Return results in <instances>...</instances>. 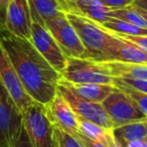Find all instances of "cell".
I'll return each mask as SVG.
<instances>
[{"mask_svg": "<svg viewBox=\"0 0 147 147\" xmlns=\"http://www.w3.org/2000/svg\"><path fill=\"white\" fill-rule=\"evenodd\" d=\"M0 45L30 98L43 106L49 104L57 95L61 74L43 59L30 41L15 36L1 25Z\"/></svg>", "mask_w": 147, "mask_h": 147, "instance_id": "6da1fadb", "label": "cell"}, {"mask_svg": "<svg viewBox=\"0 0 147 147\" xmlns=\"http://www.w3.org/2000/svg\"><path fill=\"white\" fill-rule=\"evenodd\" d=\"M65 16L75 28L85 49L88 51L91 59L97 61H103L116 37L83 15L67 12Z\"/></svg>", "mask_w": 147, "mask_h": 147, "instance_id": "7a4b0ae2", "label": "cell"}, {"mask_svg": "<svg viewBox=\"0 0 147 147\" xmlns=\"http://www.w3.org/2000/svg\"><path fill=\"white\" fill-rule=\"evenodd\" d=\"M61 80L73 85L114 84V78L102 63L91 59L67 57V65L61 73Z\"/></svg>", "mask_w": 147, "mask_h": 147, "instance_id": "3957f363", "label": "cell"}, {"mask_svg": "<svg viewBox=\"0 0 147 147\" xmlns=\"http://www.w3.org/2000/svg\"><path fill=\"white\" fill-rule=\"evenodd\" d=\"M23 128L32 147H55L53 141V125L45 111V107L33 102L22 113Z\"/></svg>", "mask_w": 147, "mask_h": 147, "instance_id": "277c9868", "label": "cell"}, {"mask_svg": "<svg viewBox=\"0 0 147 147\" xmlns=\"http://www.w3.org/2000/svg\"><path fill=\"white\" fill-rule=\"evenodd\" d=\"M22 129V113L0 81V147H10Z\"/></svg>", "mask_w": 147, "mask_h": 147, "instance_id": "5b68a950", "label": "cell"}, {"mask_svg": "<svg viewBox=\"0 0 147 147\" xmlns=\"http://www.w3.org/2000/svg\"><path fill=\"white\" fill-rule=\"evenodd\" d=\"M57 92L67 101L71 110L78 117L94 122L106 129L114 128V125L106 111L104 110L102 104L92 102L79 96L74 92L67 82L61 79L57 86Z\"/></svg>", "mask_w": 147, "mask_h": 147, "instance_id": "8992f818", "label": "cell"}, {"mask_svg": "<svg viewBox=\"0 0 147 147\" xmlns=\"http://www.w3.org/2000/svg\"><path fill=\"white\" fill-rule=\"evenodd\" d=\"M101 104L110 117L114 128L147 120V117L140 110L135 101L118 88L109 95Z\"/></svg>", "mask_w": 147, "mask_h": 147, "instance_id": "52a82bcc", "label": "cell"}, {"mask_svg": "<svg viewBox=\"0 0 147 147\" xmlns=\"http://www.w3.org/2000/svg\"><path fill=\"white\" fill-rule=\"evenodd\" d=\"M45 28L51 32L57 45L67 57L76 59H91L88 51L80 40L76 30L65 16V12H61L55 18L45 23Z\"/></svg>", "mask_w": 147, "mask_h": 147, "instance_id": "ba28073f", "label": "cell"}, {"mask_svg": "<svg viewBox=\"0 0 147 147\" xmlns=\"http://www.w3.org/2000/svg\"><path fill=\"white\" fill-rule=\"evenodd\" d=\"M29 41L57 73L61 74L65 69L67 57L45 26L32 21L31 37Z\"/></svg>", "mask_w": 147, "mask_h": 147, "instance_id": "9c48e42d", "label": "cell"}, {"mask_svg": "<svg viewBox=\"0 0 147 147\" xmlns=\"http://www.w3.org/2000/svg\"><path fill=\"white\" fill-rule=\"evenodd\" d=\"M0 81L13 99L16 106L23 113L34 101L24 90L16 71L0 45Z\"/></svg>", "mask_w": 147, "mask_h": 147, "instance_id": "30bf717a", "label": "cell"}, {"mask_svg": "<svg viewBox=\"0 0 147 147\" xmlns=\"http://www.w3.org/2000/svg\"><path fill=\"white\" fill-rule=\"evenodd\" d=\"M31 26L32 19L28 1L11 0L5 15V28L15 36L30 40Z\"/></svg>", "mask_w": 147, "mask_h": 147, "instance_id": "8fae6325", "label": "cell"}, {"mask_svg": "<svg viewBox=\"0 0 147 147\" xmlns=\"http://www.w3.org/2000/svg\"><path fill=\"white\" fill-rule=\"evenodd\" d=\"M45 107L47 117L55 127H57L71 135L79 132L78 116L57 91L53 100Z\"/></svg>", "mask_w": 147, "mask_h": 147, "instance_id": "7c38bea8", "label": "cell"}, {"mask_svg": "<svg viewBox=\"0 0 147 147\" xmlns=\"http://www.w3.org/2000/svg\"><path fill=\"white\" fill-rule=\"evenodd\" d=\"M122 61V63H136V65H147V51H143L140 47H136L129 41L116 37L114 43L105 55L104 59L101 61Z\"/></svg>", "mask_w": 147, "mask_h": 147, "instance_id": "4fadbf2b", "label": "cell"}, {"mask_svg": "<svg viewBox=\"0 0 147 147\" xmlns=\"http://www.w3.org/2000/svg\"><path fill=\"white\" fill-rule=\"evenodd\" d=\"M113 78L147 81V65L122 63L117 61H101Z\"/></svg>", "mask_w": 147, "mask_h": 147, "instance_id": "5bb4252c", "label": "cell"}, {"mask_svg": "<svg viewBox=\"0 0 147 147\" xmlns=\"http://www.w3.org/2000/svg\"><path fill=\"white\" fill-rule=\"evenodd\" d=\"M30 9L31 19L45 27V23L61 12L57 0H27Z\"/></svg>", "mask_w": 147, "mask_h": 147, "instance_id": "9a60e30c", "label": "cell"}, {"mask_svg": "<svg viewBox=\"0 0 147 147\" xmlns=\"http://www.w3.org/2000/svg\"><path fill=\"white\" fill-rule=\"evenodd\" d=\"M114 138L122 147H126L129 143L147 138V129L145 121L134 122L122 125L112 129Z\"/></svg>", "mask_w": 147, "mask_h": 147, "instance_id": "2e32d148", "label": "cell"}, {"mask_svg": "<svg viewBox=\"0 0 147 147\" xmlns=\"http://www.w3.org/2000/svg\"><path fill=\"white\" fill-rule=\"evenodd\" d=\"M69 86L73 89L74 92L82 98H85L95 103H99V104H101L109 95H111L117 89L113 85L102 84H69Z\"/></svg>", "mask_w": 147, "mask_h": 147, "instance_id": "e0dca14e", "label": "cell"}, {"mask_svg": "<svg viewBox=\"0 0 147 147\" xmlns=\"http://www.w3.org/2000/svg\"><path fill=\"white\" fill-rule=\"evenodd\" d=\"M97 23V22H96ZM102 28L113 34H124V35H147V29L141 28L131 23L119 20V19L110 17L106 22L97 23Z\"/></svg>", "mask_w": 147, "mask_h": 147, "instance_id": "ac0fdd59", "label": "cell"}, {"mask_svg": "<svg viewBox=\"0 0 147 147\" xmlns=\"http://www.w3.org/2000/svg\"><path fill=\"white\" fill-rule=\"evenodd\" d=\"M109 10L110 9L105 6L100 0H93L92 2L89 3L88 5L81 7L78 10L73 11V12L83 15V16L93 20L94 22L103 23L106 22L110 18L108 14Z\"/></svg>", "mask_w": 147, "mask_h": 147, "instance_id": "d6986e66", "label": "cell"}, {"mask_svg": "<svg viewBox=\"0 0 147 147\" xmlns=\"http://www.w3.org/2000/svg\"><path fill=\"white\" fill-rule=\"evenodd\" d=\"M78 120L79 132L87 136L88 138H91L95 141H99L101 143H104L106 141L107 137L112 131V129H106L96 123L91 122V121L81 118V117H78Z\"/></svg>", "mask_w": 147, "mask_h": 147, "instance_id": "ffe728a7", "label": "cell"}, {"mask_svg": "<svg viewBox=\"0 0 147 147\" xmlns=\"http://www.w3.org/2000/svg\"><path fill=\"white\" fill-rule=\"evenodd\" d=\"M108 14L109 16L113 17V18L119 19V20H122L125 21V22L134 24L136 26H139L141 28L147 29V22L133 5H131L129 7H125V8L109 10Z\"/></svg>", "mask_w": 147, "mask_h": 147, "instance_id": "44dd1931", "label": "cell"}, {"mask_svg": "<svg viewBox=\"0 0 147 147\" xmlns=\"http://www.w3.org/2000/svg\"><path fill=\"white\" fill-rule=\"evenodd\" d=\"M53 141L55 147H82L73 135L53 126Z\"/></svg>", "mask_w": 147, "mask_h": 147, "instance_id": "7402d4cb", "label": "cell"}, {"mask_svg": "<svg viewBox=\"0 0 147 147\" xmlns=\"http://www.w3.org/2000/svg\"><path fill=\"white\" fill-rule=\"evenodd\" d=\"M115 87H126L128 89L147 95V81L143 80H129V79H117L114 78Z\"/></svg>", "mask_w": 147, "mask_h": 147, "instance_id": "603a6c76", "label": "cell"}, {"mask_svg": "<svg viewBox=\"0 0 147 147\" xmlns=\"http://www.w3.org/2000/svg\"><path fill=\"white\" fill-rule=\"evenodd\" d=\"M117 88L122 90L123 92H125L127 95H129V96L135 101V103L138 105V107L140 108V110L144 113L145 116L147 117V95L135 92V91L126 88V87H117Z\"/></svg>", "mask_w": 147, "mask_h": 147, "instance_id": "cb8c5ba5", "label": "cell"}, {"mask_svg": "<svg viewBox=\"0 0 147 147\" xmlns=\"http://www.w3.org/2000/svg\"><path fill=\"white\" fill-rule=\"evenodd\" d=\"M113 34V33H111ZM116 37L124 39L126 41L133 43L141 49L147 51V35H124V34H113Z\"/></svg>", "mask_w": 147, "mask_h": 147, "instance_id": "d4e9b609", "label": "cell"}, {"mask_svg": "<svg viewBox=\"0 0 147 147\" xmlns=\"http://www.w3.org/2000/svg\"><path fill=\"white\" fill-rule=\"evenodd\" d=\"M100 1L110 10L129 7L133 5L134 2V0H100Z\"/></svg>", "mask_w": 147, "mask_h": 147, "instance_id": "484cf974", "label": "cell"}, {"mask_svg": "<svg viewBox=\"0 0 147 147\" xmlns=\"http://www.w3.org/2000/svg\"><path fill=\"white\" fill-rule=\"evenodd\" d=\"M73 136L80 142L82 147H105V145L103 144V143L99 142V141H95L91 138H88V137L85 136V135L81 134L80 132L75 133Z\"/></svg>", "mask_w": 147, "mask_h": 147, "instance_id": "4316f807", "label": "cell"}, {"mask_svg": "<svg viewBox=\"0 0 147 147\" xmlns=\"http://www.w3.org/2000/svg\"><path fill=\"white\" fill-rule=\"evenodd\" d=\"M10 147H32V145H31V143H30V140H29L24 128L22 129L20 135H19V137L17 138V140L15 141Z\"/></svg>", "mask_w": 147, "mask_h": 147, "instance_id": "83f0119b", "label": "cell"}, {"mask_svg": "<svg viewBox=\"0 0 147 147\" xmlns=\"http://www.w3.org/2000/svg\"><path fill=\"white\" fill-rule=\"evenodd\" d=\"M93 0H69V12L78 10L79 8L83 6H86L89 3L92 2Z\"/></svg>", "mask_w": 147, "mask_h": 147, "instance_id": "f1b7e54d", "label": "cell"}, {"mask_svg": "<svg viewBox=\"0 0 147 147\" xmlns=\"http://www.w3.org/2000/svg\"><path fill=\"white\" fill-rule=\"evenodd\" d=\"M11 0H0V25L4 26L6 10Z\"/></svg>", "mask_w": 147, "mask_h": 147, "instance_id": "f546056e", "label": "cell"}, {"mask_svg": "<svg viewBox=\"0 0 147 147\" xmlns=\"http://www.w3.org/2000/svg\"><path fill=\"white\" fill-rule=\"evenodd\" d=\"M103 144L105 145V147H122L118 143V141L114 138V135H113L112 131H111V133L109 134V136L107 137L106 141H105Z\"/></svg>", "mask_w": 147, "mask_h": 147, "instance_id": "4dcf8cb0", "label": "cell"}, {"mask_svg": "<svg viewBox=\"0 0 147 147\" xmlns=\"http://www.w3.org/2000/svg\"><path fill=\"white\" fill-rule=\"evenodd\" d=\"M133 6L137 7V8H140L147 12V0H134Z\"/></svg>", "mask_w": 147, "mask_h": 147, "instance_id": "1f68e13d", "label": "cell"}, {"mask_svg": "<svg viewBox=\"0 0 147 147\" xmlns=\"http://www.w3.org/2000/svg\"><path fill=\"white\" fill-rule=\"evenodd\" d=\"M126 147H147V139L133 141V142L129 143Z\"/></svg>", "mask_w": 147, "mask_h": 147, "instance_id": "d6a6232c", "label": "cell"}, {"mask_svg": "<svg viewBox=\"0 0 147 147\" xmlns=\"http://www.w3.org/2000/svg\"><path fill=\"white\" fill-rule=\"evenodd\" d=\"M57 3L59 4V6H61V10L63 11V12H69V0H57Z\"/></svg>", "mask_w": 147, "mask_h": 147, "instance_id": "836d02e7", "label": "cell"}, {"mask_svg": "<svg viewBox=\"0 0 147 147\" xmlns=\"http://www.w3.org/2000/svg\"><path fill=\"white\" fill-rule=\"evenodd\" d=\"M134 7H135V6H134ZM135 8H136L137 10H138V12L141 14V16H142L143 18L145 19V21H146V22H147V12H146V11L142 10V9H140V8H137V7H135Z\"/></svg>", "mask_w": 147, "mask_h": 147, "instance_id": "e575fe53", "label": "cell"}, {"mask_svg": "<svg viewBox=\"0 0 147 147\" xmlns=\"http://www.w3.org/2000/svg\"><path fill=\"white\" fill-rule=\"evenodd\" d=\"M145 124H146V129H147V120L145 121ZM146 139H147V138H146Z\"/></svg>", "mask_w": 147, "mask_h": 147, "instance_id": "d590c367", "label": "cell"}]
</instances>
